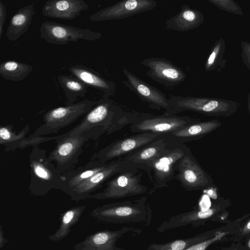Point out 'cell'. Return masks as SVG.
<instances>
[{
    "label": "cell",
    "mask_w": 250,
    "mask_h": 250,
    "mask_svg": "<svg viewBox=\"0 0 250 250\" xmlns=\"http://www.w3.org/2000/svg\"><path fill=\"white\" fill-rule=\"evenodd\" d=\"M140 113L124 110L109 98H102L86 114L77 125L64 133L65 137L78 135L92 128H100L104 134L112 133L132 124Z\"/></svg>",
    "instance_id": "obj_1"
},
{
    "label": "cell",
    "mask_w": 250,
    "mask_h": 250,
    "mask_svg": "<svg viewBox=\"0 0 250 250\" xmlns=\"http://www.w3.org/2000/svg\"><path fill=\"white\" fill-rule=\"evenodd\" d=\"M95 220L111 224H141L149 225L152 209L146 197L134 201L115 202L98 207L90 212Z\"/></svg>",
    "instance_id": "obj_2"
},
{
    "label": "cell",
    "mask_w": 250,
    "mask_h": 250,
    "mask_svg": "<svg viewBox=\"0 0 250 250\" xmlns=\"http://www.w3.org/2000/svg\"><path fill=\"white\" fill-rule=\"evenodd\" d=\"M104 134L99 128L95 127L82 132L78 135L68 136L57 139L56 147L47 156L51 162L56 163V168L59 175L72 169L78 163L83 147L90 139L96 140Z\"/></svg>",
    "instance_id": "obj_3"
},
{
    "label": "cell",
    "mask_w": 250,
    "mask_h": 250,
    "mask_svg": "<svg viewBox=\"0 0 250 250\" xmlns=\"http://www.w3.org/2000/svg\"><path fill=\"white\" fill-rule=\"evenodd\" d=\"M31 180L28 188L34 196H44L53 189H60L62 185L61 175L56 166L46 156V151L38 146L34 147L29 155Z\"/></svg>",
    "instance_id": "obj_4"
},
{
    "label": "cell",
    "mask_w": 250,
    "mask_h": 250,
    "mask_svg": "<svg viewBox=\"0 0 250 250\" xmlns=\"http://www.w3.org/2000/svg\"><path fill=\"white\" fill-rule=\"evenodd\" d=\"M230 204L229 200L218 198L208 208H194L167 218L160 224L157 230L162 232L188 225L198 227L209 222H224L228 216L227 208Z\"/></svg>",
    "instance_id": "obj_5"
},
{
    "label": "cell",
    "mask_w": 250,
    "mask_h": 250,
    "mask_svg": "<svg viewBox=\"0 0 250 250\" xmlns=\"http://www.w3.org/2000/svg\"><path fill=\"white\" fill-rule=\"evenodd\" d=\"M98 101L85 99L48 110L43 116L44 123L32 135L42 136L58 132L89 112Z\"/></svg>",
    "instance_id": "obj_6"
},
{
    "label": "cell",
    "mask_w": 250,
    "mask_h": 250,
    "mask_svg": "<svg viewBox=\"0 0 250 250\" xmlns=\"http://www.w3.org/2000/svg\"><path fill=\"white\" fill-rule=\"evenodd\" d=\"M190 151L185 144L177 145L147 166L146 172L153 183L151 193L168 187V183L174 178L180 160Z\"/></svg>",
    "instance_id": "obj_7"
},
{
    "label": "cell",
    "mask_w": 250,
    "mask_h": 250,
    "mask_svg": "<svg viewBox=\"0 0 250 250\" xmlns=\"http://www.w3.org/2000/svg\"><path fill=\"white\" fill-rule=\"evenodd\" d=\"M139 170L136 165L119 159L108 163L101 170L65 193L70 197L71 200L75 201L88 199L92 192L105 184V182L113 176L121 173L137 172Z\"/></svg>",
    "instance_id": "obj_8"
},
{
    "label": "cell",
    "mask_w": 250,
    "mask_h": 250,
    "mask_svg": "<svg viewBox=\"0 0 250 250\" xmlns=\"http://www.w3.org/2000/svg\"><path fill=\"white\" fill-rule=\"evenodd\" d=\"M196 121L188 116L140 113L131 125L130 130L136 133H150L160 135L172 132Z\"/></svg>",
    "instance_id": "obj_9"
},
{
    "label": "cell",
    "mask_w": 250,
    "mask_h": 250,
    "mask_svg": "<svg viewBox=\"0 0 250 250\" xmlns=\"http://www.w3.org/2000/svg\"><path fill=\"white\" fill-rule=\"evenodd\" d=\"M141 172H127L117 174L104 184L101 192L90 195L88 199L103 200L118 199L144 194L147 188L141 183Z\"/></svg>",
    "instance_id": "obj_10"
},
{
    "label": "cell",
    "mask_w": 250,
    "mask_h": 250,
    "mask_svg": "<svg viewBox=\"0 0 250 250\" xmlns=\"http://www.w3.org/2000/svg\"><path fill=\"white\" fill-rule=\"evenodd\" d=\"M40 37L48 43L65 45L79 40L92 41L100 39L102 34L89 28L81 29L50 21H45L39 29Z\"/></svg>",
    "instance_id": "obj_11"
},
{
    "label": "cell",
    "mask_w": 250,
    "mask_h": 250,
    "mask_svg": "<svg viewBox=\"0 0 250 250\" xmlns=\"http://www.w3.org/2000/svg\"><path fill=\"white\" fill-rule=\"evenodd\" d=\"M176 171L174 178L188 190H205L214 187L211 178L199 165L191 151L180 160Z\"/></svg>",
    "instance_id": "obj_12"
},
{
    "label": "cell",
    "mask_w": 250,
    "mask_h": 250,
    "mask_svg": "<svg viewBox=\"0 0 250 250\" xmlns=\"http://www.w3.org/2000/svg\"><path fill=\"white\" fill-rule=\"evenodd\" d=\"M159 136L154 133H140L123 138L102 148L91 158L104 163L122 159L130 152L149 144Z\"/></svg>",
    "instance_id": "obj_13"
},
{
    "label": "cell",
    "mask_w": 250,
    "mask_h": 250,
    "mask_svg": "<svg viewBox=\"0 0 250 250\" xmlns=\"http://www.w3.org/2000/svg\"><path fill=\"white\" fill-rule=\"evenodd\" d=\"M141 64L149 68L146 73L147 76L166 87L177 86L187 77L182 69L163 58H146Z\"/></svg>",
    "instance_id": "obj_14"
},
{
    "label": "cell",
    "mask_w": 250,
    "mask_h": 250,
    "mask_svg": "<svg viewBox=\"0 0 250 250\" xmlns=\"http://www.w3.org/2000/svg\"><path fill=\"white\" fill-rule=\"evenodd\" d=\"M123 72L126 78L122 81L129 90L136 94L139 99L151 108L164 109L167 111L169 108V99L162 92L142 80L125 67Z\"/></svg>",
    "instance_id": "obj_15"
},
{
    "label": "cell",
    "mask_w": 250,
    "mask_h": 250,
    "mask_svg": "<svg viewBox=\"0 0 250 250\" xmlns=\"http://www.w3.org/2000/svg\"><path fill=\"white\" fill-rule=\"evenodd\" d=\"M157 5V1L153 0H122L95 12L89 20L94 21L120 20L151 10Z\"/></svg>",
    "instance_id": "obj_16"
},
{
    "label": "cell",
    "mask_w": 250,
    "mask_h": 250,
    "mask_svg": "<svg viewBox=\"0 0 250 250\" xmlns=\"http://www.w3.org/2000/svg\"><path fill=\"white\" fill-rule=\"evenodd\" d=\"M139 229L124 227L117 230H104L86 236L73 246V250H124L116 246L117 241L126 233L139 234Z\"/></svg>",
    "instance_id": "obj_17"
},
{
    "label": "cell",
    "mask_w": 250,
    "mask_h": 250,
    "mask_svg": "<svg viewBox=\"0 0 250 250\" xmlns=\"http://www.w3.org/2000/svg\"><path fill=\"white\" fill-rule=\"evenodd\" d=\"M177 146L161 135L149 144L134 150L122 159L136 165L139 169L146 171L147 166L172 147Z\"/></svg>",
    "instance_id": "obj_18"
},
{
    "label": "cell",
    "mask_w": 250,
    "mask_h": 250,
    "mask_svg": "<svg viewBox=\"0 0 250 250\" xmlns=\"http://www.w3.org/2000/svg\"><path fill=\"white\" fill-rule=\"evenodd\" d=\"M221 125V123L217 121H196L172 132L160 135L170 143L180 145L198 139Z\"/></svg>",
    "instance_id": "obj_19"
},
{
    "label": "cell",
    "mask_w": 250,
    "mask_h": 250,
    "mask_svg": "<svg viewBox=\"0 0 250 250\" xmlns=\"http://www.w3.org/2000/svg\"><path fill=\"white\" fill-rule=\"evenodd\" d=\"M83 0H49L42 7L44 16L62 20H73L89 8Z\"/></svg>",
    "instance_id": "obj_20"
},
{
    "label": "cell",
    "mask_w": 250,
    "mask_h": 250,
    "mask_svg": "<svg viewBox=\"0 0 250 250\" xmlns=\"http://www.w3.org/2000/svg\"><path fill=\"white\" fill-rule=\"evenodd\" d=\"M71 74L88 86L100 91L102 98H109L115 95V83L103 77L99 73L83 65H74L69 68Z\"/></svg>",
    "instance_id": "obj_21"
},
{
    "label": "cell",
    "mask_w": 250,
    "mask_h": 250,
    "mask_svg": "<svg viewBox=\"0 0 250 250\" xmlns=\"http://www.w3.org/2000/svg\"><path fill=\"white\" fill-rule=\"evenodd\" d=\"M107 164L91 158L90 161L84 166L64 173L61 175L60 190L65 193L101 170Z\"/></svg>",
    "instance_id": "obj_22"
},
{
    "label": "cell",
    "mask_w": 250,
    "mask_h": 250,
    "mask_svg": "<svg viewBox=\"0 0 250 250\" xmlns=\"http://www.w3.org/2000/svg\"><path fill=\"white\" fill-rule=\"evenodd\" d=\"M34 2L19 9L11 18L6 31V36L10 41H15L27 31L36 14Z\"/></svg>",
    "instance_id": "obj_23"
},
{
    "label": "cell",
    "mask_w": 250,
    "mask_h": 250,
    "mask_svg": "<svg viewBox=\"0 0 250 250\" xmlns=\"http://www.w3.org/2000/svg\"><path fill=\"white\" fill-rule=\"evenodd\" d=\"M229 222L219 228L206 231L192 237L177 239L166 243L151 244L146 250H185L194 245L214 237L227 229Z\"/></svg>",
    "instance_id": "obj_24"
},
{
    "label": "cell",
    "mask_w": 250,
    "mask_h": 250,
    "mask_svg": "<svg viewBox=\"0 0 250 250\" xmlns=\"http://www.w3.org/2000/svg\"><path fill=\"white\" fill-rule=\"evenodd\" d=\"M200 14L187 4L183 5L176 15L167 20L166 28L168 30L186 32L196 27L199 23Z\"/></svg>",
    "instance_id": "obj_25"
},
{
    "label": "cell",
    "mask_w": 250,
    "mask_h": 250,
    "mask_svg": "<svg viewBox=\"0 0 250 250\" xmlns=\"http://www.w3.org/2000/svg\"><path fill=\"white\" fill-rule=\"evenodd\" d=\"M83 205L73 207L64 212L61 216L60 224L55 232L48 236L52 241L61 240L68 235L71 228L80 220L81 216L86 209Z\"/></svg>",
    "instance_id": "obj_26"
},
{
    "label": "cell",
    "mask_w": 250,
    "mask_h": 250,
    "mask_svg": "<svg viewBox=\"0 0 250 250\" xmlns=\"http://www.w3.org/2000/svg\"><path fill=\"white\" fill-rule=\"evenodd\" d=\"M58 80L64 91L67 105L73 104L79 97H84L87 93L88 86L72 74L60 75Z\"/></svg>",
    "instance_id": "obj_27"
},
{
    "label": "cell",
    "mask_w": 250,
    "mask_h": 250,
    "mask_svg": "<svg viewBox=\"0 0 250 250\" xmlns=\"http://www.w3.org/2000/svg\"><path fill=\"white\" fill-rule=\"evenodd\" d=\"M29 130L28 124L18 133L13 130L12 125H0V144L5 146L4 151L8 152L20 149L22 143L26 139L25 136Z\"/></svg>",
    "instance_id": "obj_28"
},
{
    "label": "cell",
    "mask_w": 250,
    "mask_h": 250,
    "mask_svg": "<svg viewBox=\"0 0 250 250\" xmlns=\"http://www.w3.org/2000/svg\"><path fill=\"white\" fill-rule=\"evenodd\" d=\"M33 68L32 65L24 62L7 61L0 64V75L6 80L19 82L24 80Z\"/></svg>",
    "instance_id": "obj_29"
},
{
    "label": "cell",
    "mask_w": 250,
    "mask_h": 250,
    "mask_svg": "<svg viewBox=\"0 0 250 250\" xmlns=\"http://www.w3.org/2000/svg\"><path fill=\"white\" fill-rule=\"evenodd\" d=\"M249 216L247 214L233 221L229 222L228 226L225 230L220 232L214 237L202 242L194 245L185 250H206L210 245L222 240H227L228 236L233 235L241 223Z\"/></svg>",
    "instance_id": "obj_30"
},
{
    "label": "cell",
    "mask_w": 250,
    "mask_h": 250,
    "mask_svg": "<svg viewBox=\"0 0 250 250\" xmlns=\"http://www.w3.org/2000/svg\"><path fill=\"white\" fill-rule=\"evenodd\" d=\"M250 238V215L243 221L236 230V233L229 240L232 243L241 242Z\"/></svg>",
    "instance_id": "obj_31"
},
{
    "label": "cell",
    "mask_w": 250,
    "mask_h": 250,
    "mask_svg": "<svg viewBox=\"0 0 250 250\" xmlns=\"http://www.w3.org/2000/svg\"><path fill=\"white\" fill-rule=\"evenodd\" d=\"M6 10L5 5L0 0V38H1L4 22L6 20Z\"/></svg>",
    "instance_id": "obj_32"
},
{
    "label": "cell",
    "mask_w": 250,
    "mask_h": 250,
    "mask_svg": "<svg viewBox=\"0 0 250 250\" xmlns=\"http://www.w3.org/2000/svg\"><path fill=\"white\" fill-rule=\"evenodd\" d=\"M216 250H248L246 246L241 242L232 243L230 246L221 248Z\"/></svg>",
    "instance_id": "obj_33"
},
{
    "label": "cell",
    "mask_w": 250,
    "mask_h": 250,
    "mask_svg": "<svg viewBox=\"0 0 250 250\" xmlns=\"http://www.w3.org/2000/svg\"><path fill=\"white\" fill-rule=\"evenodd\" d=\"M9 242V240L4 237V231L2 230V225H0V249H1L4 245Z\"/></svg>",
    "instance_id": "obj_34"
},
{
    "label": "cell",
    "mask_w": 250,
    "mask_h": 250,
    "mask_svg": "<svg viewBox=\"0 0 250 250\" xmlns=\"http://www.w3.org/2000/svg\"><path fill=\"white\" fill-rule=\"evenodd\" d=\"M213 188V187L209 188L208 189H205L204 191L208 196L215 200L217 199V195L215 189Z\"/></svg>",
    "instance_id": "obj_35"
},
{
    "label": "cell",
    "mask_w": 250,
    "mask_h": 250,
    "mask_svg": "<svg viewBox=\"0 0 250 250\" xmlns=\"http://www.w3.org/2000/svg\"><path fill=\"white\" fill-rule=\"evenodd\" d=\"M216 57V53L213 51L209 56V58L208 60V65H211L215 60Z\"/></svg>",
    "instance_id": "obj_36"
},
{
    "label": "cell",
    "mask_w": 250,
    "mask_h": 250,
    "mask_svg": "<svg viewBox=\"0 0 250 250\" xmlns=\"http://www.w3.org/2000/svg\"><path fill=\"white\" fill-rule=\"evenodd\" d=\"M247 240V247L248 248V249H249L250 250V238H249Z\"/></svg>",
    "instance_id": "obj_37"
}]
</instances>
